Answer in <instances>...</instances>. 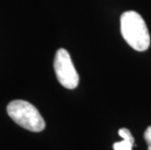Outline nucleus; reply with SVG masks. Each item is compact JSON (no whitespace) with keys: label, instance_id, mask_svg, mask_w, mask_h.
Wrapping results in <instances>:
<instances>
[{"label":"nucleus","instance_id":"obj_1","mask_svg":"<svg viewBox=\"0 0 151 150\" xmlns=\"http://www.w3.org/2000/svg\"><path fill=\"white\" fill-rule=\"evenodd\" d=\"M121 34L124 40L137 52H144L150 46V34L145 22L139 13L127 11L120 18Z\"/></svg>","mask_w":151,"mask_h":150},{"label":"nucleus","instance_id":"obj_2","mask_svg":"<svg viewBox=\"0 0 151 150\" xmlns=\"http://www.w3.org/2000/svg\"><path fill=\"white\" fill-rule=\"evenodd\" d=\"M7 113L12 120L30 132H41L45 129V121L37 108L28 101L13 100L7 106Z\"/></svg>","mask_w":151,"mask_h":150},{"label":"nucleus","instance_id":"obj_3","mask_svg":"<svg viewBox=\"0 0 151 150\" xmlns=\"http://www.w3.org/2000/svg\"><path fill=\"white\" fill-rule=\"evenodd\" d=\"M54 69L60 85L72 90L79 84V75L73 65L69 53L65 49L57 51L54 60Z\"/></svg>","mask_w":151,"mask_h":150},{"label":"nucleus","instance_id":"obj_4","mask_svg":"<svg viewBox=\"0 0 151 150\" xmlns=\"http://www.w3.org/2000/svg\"><path fill=\"white\" fill-rule=\"evenodd\" d=\"M119 136H121L123 140L116 142L113 144L114 150H132L134 145V139L132 136L131 132L126 128H122L118 131Z\"/></svg>","mask_w":151,"mask_h":150},{"label":"nucleus","instance_id":"obj_5","mask_svg":"<svg viewBox=\"0 0 151 150\" xmlns=\"http://www.w3.org/2000/svg\"><path fill=\"white\" fill-rule=\"evenodd\" d=\"M143 136H144V139H145V141L147 143V145H148V149L147 150H151V126H149L145 130Z\"/></svg>","mask_w":151,"mask_h":150}]
</instances>
